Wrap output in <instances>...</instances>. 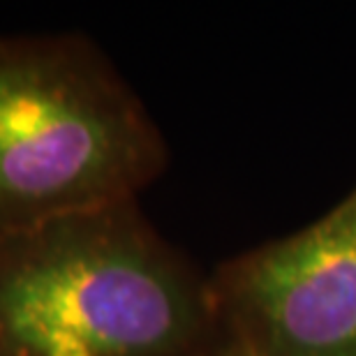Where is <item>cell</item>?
<instances>
[{
    "instance_id": "obj_3",
    "label": "cell",
    "mask_w": 356,
    "mask_h": 356,
    "mask_svg": "<svg viewBox=\"0 0 356 356\" xmlns=\"http://www.w3.org/2000/svg\"><path fill=\"white\" fill-rule=\"evenodd\" d=\"M257 356H356V190L234 273Z\"/></svg>"
},
{
    "instance_id": "obj_2",
    "label": "cell",
    "mask_w": 356,
    "mask_h": 356,
    "mask_svg": "<svg viewBox=\"0 0 356 356\" xmlns=\"http://www.w3.org/2000/svg\"><path fill=\"white\" fill-rule=\"evenodd\" d=\"M165 167L144 106L79 35H0V234L134 202Z\"/></svg>"
},
{
    "instance_id": "obj_1",
    "label": "cell",
    "mask_w": 356,
    "mask_h": 356,
    "mask_svg": "<svg viewBox=\"0 0 356 356\" xmlns=\"http://www.w3.org/2000/svg\"><path fill=\"white\" fill-rule=\"evenodd\" d=\"M211 315L134 202L0 234V356H195Z\"/></svg>"
}]
</instances>
